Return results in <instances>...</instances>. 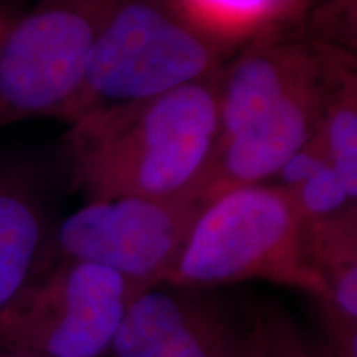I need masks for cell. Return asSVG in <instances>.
I'll list each match as a JSON object with an SVG mask.
<instances>
[{
	"label": "cell",
	"instance_id": "obj_1",
	"mask_svg": "<svg viewBox=\"0 0 357 357\" xmlns=\"http://www.w3.org/2000/svg\"><path fill=\"white\" fill-rule=\"evenodd\" d=\"M215 77L68 124L71 187L86 202L204 194L220 142Z\"/></svg>",
	"mask_w": 357,
	"mask_h": 357
},
{
	"label": "cell",
	"instance_id": "obj_2",
	"mask_svg": "<svg viewBox=\"0 0 357 357\" xmlns=\"http://www.w3.org/2000/svg\"><path fill=\"white\" fill-rule=\"evenodd\" d=\"M243 281L329 300L307 257L305 220L288 190L273 182L231 187L208 199L167 284L200 289Z\"/></svg>",
	"mask_w": 357,
	"mask_h": 357
},
{
	"label": "cell",
	"instance_id": "obj_3",
	"mask_svg": "<svg viewBox=\"0 0 357 357\" xmlns=\"http://www.w3.org/2000/svg\"><path fill=\"white\" fill-rule=\"evenodd\" d=\"M234 55L182 19L167 0H128L89 53L60 121L134 105L215 77Z\"/></svg>",
	"mask_w": 357,
	"mask_h": 357
},
{
	"label": "cell",
	"instance_id": "obj_4",
	"mask_svg": "<svg viewBox=\"0 0 357 357\" xmlns=\"http://www.w3.org/2000/svg\"><path fill=\"white\" fill-rule=\"evenodd\" d=\"M128 0H38L0 37V126L60 118L89 53Z\"/></svg>",
	"mask_w": 357,
	"mask_h": 357
},
{
	"label": "cell",
	"instance_id": "obj_5",
	"mask_svg": "<svg viewBox=\"0 0 357 357\" xmlns=\"http://www.w3.org/2000/svg\"><path fill=\"white\" fill-rule=\"evenodd\" d=\"M139 291L105 266L53 261L38 270L0 312V354L105 357L119 321Z\"/></svg>",
	"mask_w": 357,
	"mask_h": 357
},
{
	"label": "cell",
	"instance_id": "obj_6",
	"mask_svg": "<svg viewBox=\"0 0 357 357\" xmlns=\"http://www.w3.org/2000/svg\"><path fill=\"white\" fill-rule=\"evenodd\" d=\"M208 199L195 192L86 202L58 225L37 271L56 260H77L108 268L141 291L167 283Z\"/></svg>",
	"mask_w": 357,
	"mask_h": 357
},
{
	"label": "cell",
	"instance_id": "obj_7",
	"mask_svg": "<svg viewBox=\"0 0 357 357\" xmlns=\"http://www.w3.org/2000/svg\"><path fill=\"white\" fill-rule=\"evenodd\" d=\"M354 55L352 48L301 26L275 30L245 43L215 77L220 142L252 128L298 88Z\"/></svg>",
	"mask_w": 357,
	"mask_h": 357
},
{
	"label": "cell",
	"instance_id": "obj_8",
	"mask_svg": "<svg viewBox=\"0 0 357 357\" xmlns=\"http://www.w3.org/2000/svg\"><path fill=\"white\" fill-rule=\"evenodd\" d=\"M352 71L356 56L346 58L323 77L298 88L252 128L220 142L205 178L204 194L213 197L231 187L273 178L284 162L314 137L329 96Z\"/></svg>",
	"mask_w": 357,
	"mask_h": 357
},
{
	"label": "cell",
	"instance_id": "obj_9",
	"mask_svg": "<svg viewBox=\"0 0 357 357\" xmlns=\"http://www.w3.org/2000/svg\"><path fill=\"white\" fill-rule=\"evenodd\" d=\"M47 215L32 178L0 166V312L37 271L47 245Z\"/></svg>",
	"mask_w": 357,
	"mask_h": 357
},
{
	"label": "cell",
	"instance_id": "obj_10",
	"mask_svg": "<svg viewBox=\"0 0 357 357\" xmlns=\"http://www.w3.org/2000/svg\"><path fill=\"white\" fill-rule=\"evenodd\" d=\"M192 26L236 52L245 43L281 29L318 30L314 0H167Z\"/></svg>",
	"mask_w": 357,
	"mask_h": 357
},
{
	"label": "cell",
	"instance_id": "obj_11",
	"mask_svg": "<svg viewBox=\"0 0 357 357\" xmlns=\"http://www.w3.org/2000/svg\"><path fill=\"white\" fill-rule=\"evenodd\" d=\"M207 301L199 289L167 283L142 289L129 303L105 357H142L194 318Z\"/></svg>",
	"mask_w": 357,
	"mask_h": 357
},
{
	"label": "cell",
	"instance_id": "obj_12",
	"mask_svg": "<svg viewBox=\"0 0 357 357\" xmlns=\"http://www.w3.org/2000/svg\"><path fill=\"white\" fill-rule=\"evenodd\" d=\"M250 324H240L217 301L208 300L194 318L172 331L142 357H240Z\"/></svg>",
	"mask_w": 357,
	"mask_h": 357
},
{
	"label": "cell",
	"instance_id": "obj_13",
	"mask_svg": "<svg viewBox=\"0 0 357 357\" xmlns=\"http://www.w3.org/2000/svg\"><path fill=\"white\" fill-rule=\"evenodd\" d=\"M314 139L329 166L357 199V71L334 88Z\"/></svg>",
	"mask_w": 357,
	"mask_h": 357
},
{
	"label": "cell",
	"instance_id": "obj_14",
	"mask_svg": "<svg viewBox=\"0 0 357 357\" xmlns=\"http://www.w3.org/2000/svg\"><path fill=\"white\" fill-rule=\"evenodd\" d=\"M287 190L305 222L334 217L357 208V199L349 194L329 162L323 164L301 184Z\"/></svg>",
	"mask_w": 357,
	"mask_h": 357
},
{
	"label": "cell",
	"instance_id": "obj_15",
	"mask_svg": "<svg viewBox=\"0 0 357 357\" xmlns=\"http://www.w3.org/2000/svg\"><path fill=\"white\" fill-rule=\"evenodd\" d=\"M253 319L270 357H333L328 349L312 344L284 312L266 310L253 316Z\"/></svg>",
	"mask_w": 357,
	"mask_h": 357
},
{
	"label": "cell",
	"instance_id": "obj_16",
	"mask_svg": "<svg viewBox=\"0 0 357 357\" xmlns=\"http://www.w3.org/2000/svg\"><path fill=\"white\" fill-rule=\"evenodd\" d=\"M318 29L326 38L342 43L356 42V0H314Z\"/></svg>",
	"mask_w": 357,
	"mask_h": 357
},
{
	"label": "cell",
	"instance_id": "obj_17",
	"mask_svg": "<svg viewBox=\"0 0 357 357\" xmlns=\"http://www.w3.org/2000/svg\"><path fill=\"white\" fill-rule=\"evenodd\" d=\"M240 357H270V354H268V351H266L265 342H263L260 329H258V326L255 323V319H252V323H250L247 346H245V349Z\"/></svg>",
	"mask_w": 357,
	"mask_h": 357
},
{
	"label": "cell",
	"instance_id": "obj_18",
	"mask_svg": "<svg viewBox=\"0 0 357 357\" xmlns=\"http://www.w3.org/2000/svg\"><path fill=\"white\" fill-rule=\"evenodd\" d=\"M15 19H17V13H13L10 8L0 0V37H2V33L6 32L8 25H10Z\"/></svg>",
	"mask_w": 357,
	"mask_h": 357
},
{
	"label": "cell",
	"instance_id": "obj_19",
	"mask_svg": "<svg viewBox=\"0 0 357 357\" xmlns=\"http://www.w3.org/2000/svg\"><path fill=\"white\" fill-rule=\"evenodd\" d=\"M0 357H45V356L30 354V352H2Z\"/></svg>",
	"mask_w": 357,
	"mask_h": 357
}]
</instances>
